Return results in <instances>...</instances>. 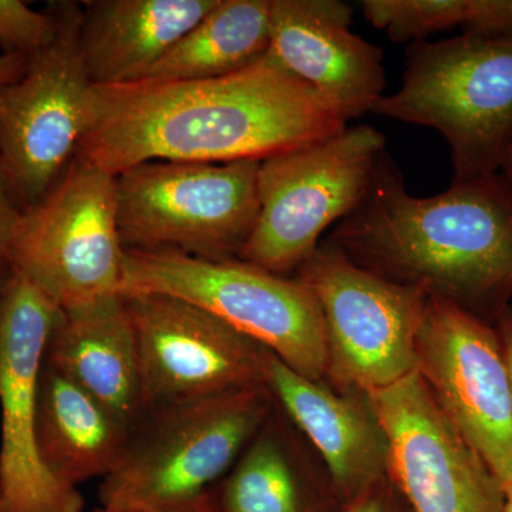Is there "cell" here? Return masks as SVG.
<instances>
[{"mask_svg":"<svg viewBox=\"0 0 512 512\" xmlns=\"http://www.w3.org/2000/svg\"><path fill=\"white\" fill-rule=\"evenodd\" d=\"M360 268L497 322L512 299V184L498 173L414 197L389 154L328 238Z\"/></svg>","mask_w":512,"mask_h":512,"instance_id":"obj_2","label":"cell"},{"mask_svg":"<svg viewBox=\"0 0 512 512\" xmlns=\"http://www.w3.org/2000/svg\"><path fill=\"white\" fill-rule=\"evenodd\" d=\"M265 386L318 451L340 507L389 480V440L369 394L306 379L271 352Z\"/></svg>","mask_w":512,"mask_h":512,"instance_id":"obj_16","label":"cell"},{"mask_svg":"<svg viewBox=\"0 0 512 512\" xmlns=\"http://www.w3.org/2000/svg\"><path fill=\"white\" fill-rule=\"evenodd\" d=\"M470 0H365V18L394 43L420 42L434 33L463 28Z\"/></svg>","mask_w":512,"mask_h":512,"instance_id":"obj_22","label":"cell"},{"mask_svg":"<svg viewBox=\"0 0 512 512\" xmlns=\"http://www.w3.org/2000/svg\"><path fill=\"white\" fill-rule=\"evenodd\" d=\"M369 397L389 440V480L410 512H504V484L419 373Z\"/></svg>","mask_w":512,"mask_h":512,"instance_id":"obj_13","label":"cell"},{"mask_svg":"<svg viewBox=\"0 0 512 512\" xmlns=\"http://www.w3.org/2000/svg\"><path fill=\"white\" fill-rule=\"evenodd\" d=\"M463 33L512 37V0H470Z\"/></svg>","mask_w":512,"mask_h":512,"instance_id":"obj_24","label":"cell"},{"mask_svg":"<svg viewBox=\"0 0 512 512\" xmlns=\"http://www.w3.org/2000/svg\"><path fill=\"white\" fill-rule=\"evenodd\" d=\"M130 429L82 387L43 367L37 393L40 460L64 485L106 478L119 464Z\"/></svg>","mask_w":512,"mask_h":512,"instance_id":"obj_20","label":"cell"},{"mask_svg":"<svg viewBox=\"0 0 512 512\" xmlns=\"http://www.w3.org/2000/svg\"><path fill=\"white\" fill-rule=\"evenodd\" d=\"M325 323V382L375 393L416 372V342L429 296L357 266L329 239L296 272Z\"/></svg>","mask_w":512,"mask_h":512,"instance_id":"obj_9","label":"cell"},{"mask_svg":"<svg viewBox=\"0 0 512 512\" xmlns=\"http://www.w3.org/2000/svg\"><path fill=\"white\" fill-rule=\"evenodd\" d=\"M340 0H271L269 55L346 120L372 111L386 89L383 52L350 30Z\"/></svg>","mask_w":512,"mask_h":512,"instance_id":"obj_15","label":"cell"},{"mask_svg":"<svg viewBox=\"0 0 512 512\" xmlns=\"http://www.w3.org/2000/svg\"><path fill=\"white\" fill-rule=\"evenodd\" d=\"M384 153L383 134L359 124L261 161L258 218L239 259L295 276L323 232L363 200Z\"/></svg>","mask_w":512,"mask_h":512,"instance_id":"obj_7","label":"cell"},{"mask_svg":"<svg viewBox=\"0 0 512 512\" xmlns=\"http://www.w3.org/2000/svg\"><path fill=\"white\" fill-rule=\"evenodd\" d=\"M29 57L0 53V86L16 82L26 72Z\"/></svg>","mask_w":512,"mask_h":512,"instance_id":"obj_28","label":"cell"},{"mask_svg":"<svg viewBox=\"0 0 512 512\" xmlns=\"http://www.w3.org/2000/svg\"><path fill=\"white\" fill-rule=\"evenodd\" d=\"M494 326L500 336L501 348H503L508 375H510L512 393V305L505 309Z\"/></svg>","mask_w":512,"mask_h":512,"instance_id":"obj_27","label":"cell"},{"mask_svg":"<svg viewBox=\"0 0 512 512\" xmlns=\"http://www.w3.org/2000/svg\"><path fill=\"white\" fill-rule=\"evenodd\" d=\"M143 369L148 409L265 384L269 350L194 303L124 296Z\"/></svg>","mask_w":512,"mask_h":512,"instance_id":"obj_14","label":"cell"},{"mask_svg":"<svg viewBox=\"0 0 512 512\" xmlns=\"http://www.w3.org/2000/svg\"><path fill=\"white\" fill-rule=\"evenodd\" d=\"M338 512H410L406 501L387 480L359 495L352 503L342 505Z\"/></svg>","mask_w":512,"mask_h":512,"instance_id":"obj_26","label":"cell"},{"mask_svg":"<svg viewBox=\"0 0 512 512\" xmlns=\"http://www.w3.org/2000/svg\"><path fill=\"white\" fill-rule=\"evenodd\" d=\"M348 127L266 53L241 72L90 87L77 157L117 175L150 161H264Z\"/></svg>","mask_w":512,"mask_h":512,"instance_id":"obj_1","label":"cell"},{"mask_svg":"<svg viewBox=\"0 0 512 512\" xmlns=\"http://www.w3.org/2000/svg\"><path fill=\"white\" fill-rule=\"evenodd\" d=\"M370 113L439 131L453 183L501 173L512 146V37L461 33L412 43L402 86Z\"/></svg>","mask_w":512,"mask_h":512,"instance_id":"obj_4","label":"cell"},{"mask_svg":"<svg viewBox=\"0 0 512 512\" xmlns=\"http://www.w3.org/2000/svg\"><path fill=\"white\" fill-rule=\"evenodd\" d=\"M218 0L83 2L80 46L94 86L146 79L153 67Z\"/></svg>","mask_w":512,"mask_h":512,"instance_id":"obj_18","label":"cell"},{"mask_svg":"<svg viewBox=\"0 0 512 512\" xmlns=\"http://www.w3.org/2000/svg\"><path fill=\"white\" fill-rule=\"evenodd\" d=\"M328 477H318L275 402L231 471L208 495L205 512H338Z\"/></svg>","mask_w":512,"mask_h":512,"instance_id":"obj_19","label":"cell"},{"mask_svg":"<svg viewBox=\"0 0 512 512\" xmlns=\"http://www.w3.org/2000/svg\"><path fill=\"white\" fill-rule=\"evenodd\" d=\"M163 293L194 303L274 353L306 379L323 382L325 323L313 293L295 276L244 259H202L126 249L121 295Z\"/></svg>","mask_w":512,"mask_h":512,"instance_id":"obj_5","label":"cell"},{"mask_svg":"<svg viewBox=\"0 0 512 512\" xmlns=\"http://www.w3.org/2000/svg\"><path fill=\"white\" fill-rule=\"evenodd\" d=\"M45 363L128 427L148 410L140 352L124 296L62 313Z\"/></svg>","mask_w":512,"mask_h":512,"instance_id":"obj_17","label":"cell"},{"mask_svg":"<svg viewBox=\"0 0 512 512\" xmlns=\"http://www.w3.org/2000/svg\"><path fill=\"white\" fill-rule=\"evenodd\" d=\"M92 512H124V511L111 510V508L101 507V505H100L99 508H96V510H93Z\"/></svg>","mask_w":512,"mask_h":512,"instance_id":"obj_31","label":"cell"},{"mask_svg":"<svg viewBox=\"0 0 512 512\" xmlns=\"http://www.w3.org/2000/svg\"><path fill=\"white\" fill-rule=\"evenodd\" d=\"M52 9L37 12L22 0H0V50L3 55L30 57L55 39Z\"/></svg>","mask_w":512,"mask_h":512,"instance_id":"obj_23","label":"cell"},{"mask_svg":"<svg viewBox=\"0 0 512 512\" xmlns=\"http://www.w3.org/2000/svg\"><path fill=\"white\" fill-rule=\"evenodd\" d=\"M124 255L116 177L76 156L45 197L23 210L9 266L69 312L121 296Z\"/></svg>","mask_w":512,"mask_h":512,"instance_id":"obj_8","label":"cell"},{"mask_svg":"<svg viewBox=\"0 0 512 512\" xmlns=\"http://www.w3.org/2000/svg\"><path fill=\"white\" fill-rule=\"evenodd\" d=\"M55 39L0 86V168L23 210L55 185L76 157L92 82L80 46L83 6L53 2Z\"/></svg>","mask_w":512,"mask_h":512,"instance_id":"obj_10","label":"cell"},{"mask_svg":"<svg viewBox=\"0 0 512 512\" xmlns=\"http://www.w3.org/2000/svg\"><path fill=\"white\" fill-rule=\"evenodd\" d=\"M275 406L265 384L150 407L131 427L119 464L101 480V507L205 512Z\"/></svg>","mask_w":512,"mask_h":512,"instance_id":"obj_3","label":"cell"},{"mask_svg":"<svg viewBox=\"0 0 512 512\" xmlns=\"http://www.w3.org/2000/svg\"><path fill=\"white\" fill-rule=\"evenodd\" d=\"M259 165L150 161L117 175L124 248L241 258L258 218Z\"/></svg>","mask_w":512,"mask_h":512,"instance_id":"obj_6","label":"cell"},{"mask_svg":"<svg viewBox=\"0 0 512 512\" xmlns=\"http://www.w3.org/2000/svg\"><path fill=\"white\" fill-rule=\"evenodd\" d=\"M504 512H512V485H504Z\"/></svg>","mask_w":512,"mask_h":512,"instance_id":"obj_30","label":"cell"},{"mask_svg":"<svg viewBox=\"0 0 512 512\" xmlns=\"http://www.w3.org/2000/svg\"><path fill=\"white\" fill-rule=\"evenodd\" d=\"M62 309L25 275L0 272V507L2 512H83L79 488L56 480L36 443L37 393L47 343Z\"/></svg>","mask_w":512,"mask_h":512,"instance_id":"obj_11","label":"cell"},{"mask_svg":"<svg viewBox=\"0 0 512 512\" xmlns=\"http://www.w3.org/2000/svg\"><path fill=\"white\" fill-rule=\"evenodd\" d=\"M416 372L495 476L512 485L511 383L493 323L429 298L417 335Z\"/></svg>","mask_w":512,"mask_h":512,"instance_id":"obj_12","label":"cell"},{"mask_svg":"<svg viewBox=\"0 0 512 512\" xmlns=\"http://www.w3.org/2000/svg\"><path fill=\"white\" fill-rule=\"evenodd\" d=\"M271 46V0H218L153 67L148 80L188 82L241 72Z\"/></svg>","mask_w":512,"mask_h":512,"instance_id":"obj_21","label":"cell"},{"mask_svg":"<svg viewBox=\"0 0 512 512\" xmlns=\"http://www.w3.org/2000/svg\"><path fill=\"white\" fill-rule=\"evenodd\" d=\"M0 512H2V507H0Z\"/></svg>","mask_w":512,"mask_h":512,"instance_id":"obj_32","label":"cell"},{"mask_svg":"<svg viewBox=\"0 0 512 512\" xmlns=\"http://www.w3.org/2000/svg\"><path fill=\"white\" fill-rule=\"evenodd\" d=\"M23 208L10 190L8 180L0 168V272L9 265L10 248Z\"/></svg>","mask_w":512,"mask_h":512,"instance_id":"obj_25","label":"cell"},{"mask_svg":"<svg viewBox=\"0 0 512 512\" xmlns=\"http://www.w3.org/2000/svg\"><path fill=\"white\" fill-rule=\"evenodd\" d=\"M501 174L505 175V178L512 184V146L505 154L503 165H501Z\"/></svg>","mask_w":512,"mask_h":512,"instance_id":"obj_29","label":"cell"}]
</instances>
